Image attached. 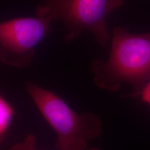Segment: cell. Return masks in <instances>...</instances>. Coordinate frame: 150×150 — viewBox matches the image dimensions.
<instances>
[{
    "mask_svg": "<svg viewBox=\"0 0 150 150\" xmlns=\"http://www.w3.org/2000/svg\"><path fill=\"white\" fill-rule=\"evenodd\" d=\"M92 72L101 88L116 91L128 83L139 91L150 81V33L134 34L114 28L109 59L93 61Z\"/></svg>",
    "mask_w": 150,
    "mask_h": 150,
    "instance_id": "cell-1",
    "label": "cell"
},
{
    "mask_svg": "<svg viewBox=\"0 0 150 150\" xmlns=\"http://www.w3.org/2000/svg\"><path fill=\"white\" fill-rule=\"evenodd\" d=\"M26 90L57 136L60 150H86L88 142L100 136L102 122L91 112L78 113L53 92L31 83Z\"/></svg>",
    "mask_w": 150,
    "mask_h": 150,
    "instance_id": "cell-2",
    "label": "cell"
},
{
    "mask_svg": "<svg viewBox=\"0 0 150 150\" xmlns=\"http://www.w3.org/2000/svg\"><path fill=\"white\" fill-rule=\"evenodd\" d=\"M124 2L125 0H44V4L37 7L35 15L50 22H63L67 31L65 42L87 31L105 47L110 40L106 20Z\"/></svg>",
    "mask_w": 150,
    "mask_h": 150,
    "instance_id": "cell-3",
    "label": "cell"
},
{
    "mask_svg": "<svg viewBox=\"0 0 150 150\" xmlns=\"http://www.w3.org/2000/svg\"><path fill=\"white\" fill-rule=\"evenodd\" d=\"M50 23L47 19L38 16L1 22L0 60L13 66H28L35 46L50 33Z\"/></svg>",
    "mask_w": 150,
    "mask_h": 150,
    "instance_id": "cell-4",
    "label": "cell"
},
{
    "mask_svg": "<svg viewBox=\"0 0 150 150\" xmlns=\"http://www.w3.org/2000/svg\"><path fill=\"white\" fill-rule=\"evenodd\" d=\"M13 115V108L0 95V142L4 138L12 122Z\"/></svg>",
    "mask_w": 150,
    "mask_h": 150,
    "instance_id": "cell-5",
    "label": "cell"
},
{
    "mask_svg": "<svg viewBox=\"0 0 150 150\" xmlns=\"http://www.w3.org/2000/svg\"><path fill=\"white\" fill-rule=\"evenodd\" d=\"M9 150H42L38 149L37 138L34 135L29 134L22 142H18L13 146ZM89 150H100L98 148L94 147Z\"/></svg>",
    "mask_w": 150,
    "mask_h": 150,
    "instance_id": "cell-6",
    "label": "cell"
},
{
    "mask_svg": "<svg viewBox=\"0 0 150 150\" xmlns=\"http://www.w3.org/2000/svg\"><path fill=\"white\" fill-rule=\"evenodd\" d=\"M135 94L139 95L142 102H145L150 106V81H149L139 91Z\"/></svg>",
    "mask_w": 150,
    "mask_h": 150,
    "instance_id": "cell-7",
    "label": "cell"
}]
</instances>
